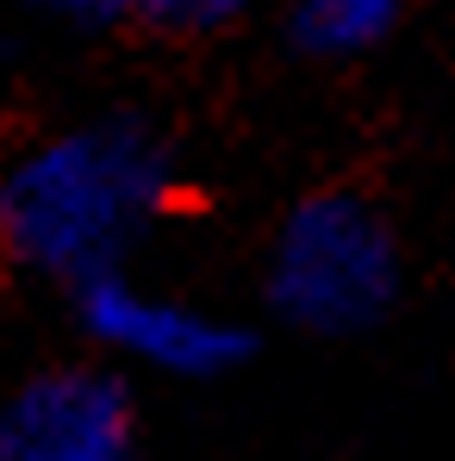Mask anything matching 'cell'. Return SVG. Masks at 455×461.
<instances>
[{
    "mask_svg": "<svg viewBox=\"0 0 455 461\" xmlns=\"http://www.w3.org/2000/svg\"><path fill=\"white\" fill-rule=\"evenodd\" d=\"M168 187V144L144 119L113 113L25 150L0 175V243L13 262L87 287L113 275V262L162 212Z\"/></svg>",
    "mask_w": 455,
    "mask_h": 461,
    "instance_id": "obj_1",
    "label": "cell"
},
{
    "mask_svg": "<svg viewBox=\"0 0 455 461\" xmlns=\"http://www.w3.org/2000/svg\"><path fill=\"white\" fill-rule=\"evenodd\" d=\"M399 294V243L362 194H312L268 256V300L305 330H369Z\"/></svg>",
    "mask_w": 455,
    "mask_h": 461,
    "instance_id": "obj_2",
    "label": "cell"
},
{
    "mask_svg": "<svg viewBox=\"0 0 455 461\" xmlns=\"http://www.w3.org/2000/svg\"><path fill=\"white\" fill-rule=\"evenodd\" d=\"M132 399L100 368H50L0 411V461H132Z\"/></svg>",
    "mask_w": 455,
    "mask_h": 461,
    "instance_id": "obj_3",
    "label": "cell"
},
{
    "mask_svg": "<svg viewBox=\"0 0 455 461\" xmlns=\"http://www.w3.org/2000/svg\"><path fill=\"white\" fill-rule=\"evenodd\" d=\"M81 324L106 343V349H125L138 362H150L162 375H225L231 362H243L250 337L213 318L200 306H181V300H162L132 287L125 275H100L81 287Z\"/></svg>",
    "mask_w": 455,
    "mask_h": 461,
    "instance_id": "obj_4",
    "label": "cell"
},
{
    "mask_svg": "<svg viewBox=\"0 0 455 461\" xmlns=\"http://www.w3.org/2000/svg\"><path fill=\"white\" fill-rule=\"evenodd\" d=\"M399 6L405 0H294V38L312 57H356L399 25Z\"/></svg>",
    "mask_w": 455,
    "mask_h": 461,
    "instance_id": "obj_5",
    "label": "cell"
},
{
    "mask_svg": "<svg viewBox=\"0 0 455 461\" xmlns=\"http://www.w3.org/2000/svg\"><path fill=\"white\" fill-rule=\"evenodd\" d=\"M138 13H150L168 32H219L237 13H250V0H144Z\"/></svg>",
    "mask_w": 455,
    "mask_h": 461,
    "instance_id": "obj_6",
    "label": "cell"
},
{
    "mask_svg": "<svg viewBox=\"0 0 455 461\" xmlns=\"http://www.w3.org/2000/svg\"><path fill=\"white\" fill-rule=\"evenodd\" d=\"M63 6H76L87 19H113V13H132V6H144V0H63Z\"/></svg>",
    "mask_w": 455,
    "mask_h": 461,
    "instance_id": "obj_7",
    "label": "cell"
}]
</instances>
